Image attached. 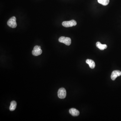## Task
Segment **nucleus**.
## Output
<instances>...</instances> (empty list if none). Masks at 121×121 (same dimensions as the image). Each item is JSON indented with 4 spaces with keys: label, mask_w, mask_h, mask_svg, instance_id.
Returning a JSON list of instances; mask_svg holds the SVG:
<instances>
[{
    "label": "nucleus",
    "mask_w": 121,
    "mask_h": 121,
    "mask_svg": "<svg viewBox=\"0 0 121 121\" xmlns=\"http://www.w3.org/2000/svg\"><path fill=\"white\" fill-rule=\"evenodd\" d=\"M86 62L87 64H89V67L91 69H94L95 67V62L92 60H86Z\"/></svg>",
    "instance_id": "6e6552de"
},
{
    "label": "nucleus",
    "mask_w": 121,
    "mask_h": 121,
    "mask_svg": "<svg viewBox=\"0 0 121 121\" xmlns=\"http://www.w3.org/2000/svg\"><path fill=\"white\" fill-rule=\"evenodd\" d=\"M42 53V50H33L32 51V54L34 56H37L41 55Z\"/></svg>",
    "instance_id": "9d476101"
},
{
    "label": "nucleus",
    "mask_w": 121,
    "mask_h": 121,
    "mask_svg": "<svg viewBox=\"0 0 121 121\" xmlns=\"http://www.w3.org/2000/svg\"><path fill=\"white\" fill-rule=\"evenodd\" d=\"M121 75V72L119 70H115L113 71L111 75V78L112 80H114L116 78Z\"/></svg>",
    "instance_id": "39448f33"
},
{
    "label": "nucleus",
    "mask_w": 121,
    "mask_h": 121,
    "mask_svg": "<svg viewBox=\"0 0 121 121\" xmlns=\"http://www.w3.org/2000/svg\"><path fill=\"white\" fill-rule=\"evenodd\" d=\"M58 97L60 99L65 98L66 96V91L64 88H60L58 92Z\"/></svg>",
    "instance_id": "20e7f679"
},
{
    "label": "nucleus",
    "mask_w": 121,
    "mask_h": 121,
    "mask_svg": "<svg viewBox=\"0 0 121 121\" xmlns=\"http://www.w3.org/2000/svg\"><path fill=\"white\" fill-rule=\"evenodd\" d=\"M96 47L101 50H103L106 49L107 47V45L106 44H102L100 42H98L96 43Z\"/></svg>",
    "instance_id": "0eeeda50"
},
{
    "label": "nucleus",
    "mask_w": 121,
    "mask_h": 121,
    "mask_svg": "<svg viewBox=\"0 0 121 121\" xmlns=\"http://www.w3.org/2000/svg\"><path fill=\"white\" fill-rule=\"evenodd\" d=\"M69 112L70 114L74 116H77L79 115V112L76 109L72 108L70 109L69 110Z\"/></svg>",
    "instance_id": "423d86ee"
},
{
    "label": "nucleus",
    "mask_w": 121,
    "mask_h": 121,
    "mask_svg": "<svg viewBox=\"0 0 121 121\" xmlns=\"http://www.w3.org/2000/svg\"><path fill=\"white\" fill-rule=\"evenodd\" d=\"M16 20V19L15 17H12L7 21V25L10 27L12 28H15L17 26Z\"/></svg>",
    "instance_id": "7ed1b4c3"
},
{
    "label": "nucleus",
    "mask_w": 121,
    "mask_h": 121,
    "mask_svg": "<svg viewBox=\"0 0 121 121\" xmlns=\"http://www.w3.org/2000/svg\"><path fill=\"white\" fill-rule=\"evenodd\" d=\"M98 2L99 4L104 6H106L109 3V0H98Z\"/></svg>",
    "instance_id": "9b49d317"
},
{
    "label": "nucleus",
    "mask_w": 121,
    "mask_h": 121,
    "mask_svg": "<svg viewBox=\"0 0 121 121\" xmlns=\"http://www.w3.org/2000/svg\"><path fill=\"white\" fill-rule=\"evenodd\" d=\"M17 103L15 101H13L11 102L10 110L11 111H13L15 110L17 107Z\"/></svg>",
    "instance_id": "1a4fd4ad"
},
{
    "label": "nucleus",
    "mask_w": 121,
    "mask_h": 121,
    "mask_svg": "<svg viewBox=\"0 0 121 121\" xmlns=\"http://www.w3.org/2000/svg\"><path fill=\"white\" fill-rule=\"evenodd\" d=\"M60 43H63L67 46H70L71 44V40L70 38L64 36L60 37L59 39Z\"/></svg>",
    "instance_id": "f03ea898"
},
{
    "label": "nucleus",
    "mask_w": 121,
    "mask_h": 121,
    "mask_svg": "<svg viewBox=\"0 0 121 121\" xmlns=\"http://www.w3.org/2000/svg\"><path fill=\"white\" fill-rule=\"evenodd\" d=\"M76 24H77V22L73 20L70 21H64L62 23L63 26L65 27H72L76 26Z\"/></svg>",
    "instance_id": "f257e3e1"
}]
</instances>
